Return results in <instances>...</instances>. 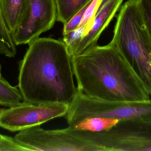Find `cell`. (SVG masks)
I'll return each mask as SVG.
<instances>
[{
  "instance_id": "cell-1",
  "label": "cell",
  "mask_w": 151,
  "mask_h": 151,
  "mask_svg": "<svg viewBox=\"0 0 151 151\" xmlns=\"http://www.w3.org/2000/svg\"><path fill=\"white\" fill-rule=\"evenodd\" d=\"M19 63L18 87L23 101L69 105L77 92L72 56L63 41L39 38L28 43Z\"/></svg>"
},
{
  "instance_id": "cell-2",
  "label": "cell",
  "mask_w": 151,
  "mask_h": 151,
  "mask_svg": "<svg viewBox=\"0 0 151 151\" xmlns=\"http://www.w3.org/2000/svg\"><path fill=\"white\" fill-rule=\"evenodd\" d=\"M72 63L77 89L87 96L114 102L151 99L133 68L110 43L72 56Z\"/></svg>"
},
{
  "instance_id": "cell-3",
  "label": "cell",
  "mask_w": 151,
  "mask_h": 151,
  "mask_svg": "<svg viewBox=\"0 0 151 151\" xmlns=\"http://www.w3.org/2000/svg\"><path fill=\"white\" fill-rule=\"evenodd\" d=\"M133 68L151 95V36L137 0L122 6L110 43Z\"/></svg>"
},
{
  "instance_id": "cell-4",
  "label": "cell",
  "mask_w": 151,
  "mask_h": 151,
  "mask_svg": "<svg viewBox=\"0 0 151 151\" xmlns=\"http://www.w3.org/2000/svg\"><path fill=\"white\" fill-rule=\"evenodd\" d=\"M93 117L151 124V98L132 102L105 101L87 96L78 90L68 107L67 122L72 124Z\"/></svg>"
},
{
  "instance_id": "cell-5",
  "label": "cell",
  "mask_w": 151,
  "mask_h": 151,
  "mask_svg": "<svg viewBox=\"0 0 151 151\" xmlns=\"http://www.w3.org/2000/svg\"><path fill=\"white\" fill-rule=\"evenodd\" d=\"M73 134L101 151H151V124L120 121L106 131L73 129Z\"/></svg>"
},
{
  "instance_id": "cell-6",
  "label": "cell",
  "mask_w": 151,
  "mask_h": 151,
  "mask_svg": "<svg viewBox=\"0 0 151 151\" xmlns=\"http://www.w3.org/2000/svg\"><path fill=\"white\" fill-rule=\"evenodd\" d=\"M14 138L26 151H100L66 128L45 130L38 125L19 131Z\"/></svg>"
},
{
  "instance_id": "cell-7",
  "label": "cell",
  "mask_w": 151,
  "mask_h": 151,
  "mask_svg": "<svg viewBox=\"0 0 151 151\" xmlns=\"http://www.w3.org/2000/svg\"><path fill=\"white\" fill-rule=\"evenodd\" d=\"M68 110V105L64 104L21 102L8 109H0V127L11 132L21 131L66 116Z\"/></svg>"
},
{
  "instance_id": "cell-8",
  "label": "cell",
  "mask_w": 151,
  "mask_h": 151,
  "mask_svg": "<svg viewBox=\"0 0 151 151\" xmlns=\"http://www.w3.org/2000/svg\"><path fill=\"white\" fill-rule=\"evenodd\" d=\"M57 20L55 0H28L25 16L12 36L16 46L28 44L53 27Z\"/></svg>"
},
{
  "instance_id": "cell-9",
  "label": "cell",
  "mask_w": 151,
  "mask_h": 151,
  "mask_svg": "<svg viewBox=\"0 0 151 151\" xmlns=\"http://www.w3.org/2000/svg\"><path fill=\"white\" fill-rule=\"evenodd\" d=\"M122 1L123 0H111L96 14L90 29L80 41L74 56L97 45L99 36L119 10Z\"/></svg>"
},
{
  "instance_id": "cell-10",
  "label": "cell",
  "mask_w": 151,
  "mask_h": 151,
  "mask_svg": "<svg viewBox=\"0 0 151 151\" xmlns=\"http://www.w3.org/2000/svg\"><path fill=\"white\" fill-rule=\"evenodd\" d=\"M28 0H0V9L5 25L12 35L24 19Z\"/></svg>"
},
{
  "instance_id": "cell-11",
  "label": "cell",
  "mask_w": 151,
  "mask_h": 151,
  "mask_svg": "<svg viewBox=\"0 0 151 151\" xmlns=\"http://www.w3.org/2000/svg\"><path fill=\"white\" fill-rule=\"evenodd\" d=\"M119 121L115 119L93 117L88 118L72 125H68V127L71 129L90 132H101L109 130Z\"/></svg>"
},
{
  "instance_id": "cell-12",
  "label": "cell",
  "mask_w": 151,
  "mask_h": 151,
  "mask_svg": "<svg viewBox=\"0 0 151 151\" xmlns=\"http://www.w3.org/2000/svg\"><path fill=\"white\" fill-rule=\"evenodd\" d=\"M56 21L66 24L73 16L92 0H55Z\"/></svg>"
},
{
  "instance_id": "cell-13",
  "label": "cell",
  "mask_w": 151,
  "mask_h": 151,
  "mask_svg": "<svg viewBox=\"0 0 151 151\" xmlns=\"http://www.w3.org/2000/svg\"><path fill=\"white\" fill-rule=\"evenodd\" d=\"M22 100L23 98L19 89L0 77V105L12 107L19 104Z\"/></svg>"
},
{
  "instance_id": "cell-14",
  "label": "cell",
  "mask_w": 151,
  "mask_h": 151,
  "mask_svg": "<svg viewBox=\"0 0 151 151\" xmlns=\"http://www.w3.org/2000/svg\"><path fill=\"white\" fill-rule=\"evenodd\" d=\"M16 46L4 20L0 9V54L9 58L14 57L17 54Z\"/></svg>"
},
{
  "instance_id": "cell-15",
  "label": "cell",
  "mask_w": 151,
  "mask_h": 151,
  "mask_svg": "<svg viewBox=\"0 0 151 151\" xmlns=\"http://www.w3.org/2000/svg\"><path fill=\"white\" fill-rule=\"evenodd\" d=\"M89 30L88 25L83 26L63 35V42L66 45L71 56H74L82 38Z\"/></svg>"
},
{
  "instance_id": "cell-16",
  "label": "cell",
  "mask_w": 151,
  "mask_h": 151,
  "mask_svg": "<svg viewBox=\"0 0 151 151\" xmlns=\"http://www.w3.org/2000/svg\"><path fill=\"white\" fill-rule=\"evenodd\" d=\"M101 2V0H92L85 10L79 27L87 25L90 29Z\"/></svg>"
},
{
  "instance_id": "cell-17",
  "label": "cell",
  "mask_w": 151,
  "mask_h": 151,
  "mask_svg": "<svg viewBox=\"0 0 151 151\" xmlns=\"http://www.w3.org/2000/svg\"><path fill=\"white\" fill-rule=\"evenodd\" d=\"M91 2L88 3L79 12H77L67 23L64 24L63 35L66 34L69 32L73 31L79 27V25L81 24V21L82 19L84 12Z\"/></svg>"
},
{
  "instance_id": "cell-18",
  "label": "cell",
  "mask_w": 151,
  "mask_h": 151,
  "mask_svg": "<svg viewBox=\"0 0 151 151\" xmlns=\"http://www.w3.org/2000/svg\"><path fill=\"white\" fill-rule=\"evenodd\" d=\"M139 8L151 36V0H137Z\"/></svg>"
},
{
  "instance_id": "cell-19",
  "label": "cell",
  "mask_w": 151,
  "mask_h": 151,
  "mask_svg": "<svg viewBox=\"0 0 151 151\" xmlns=\"http://www.w3.org/2000/svg\"><path fill=\"white\" fill-rule=\"evenodd\" d=\"M0 151H26V150L15 141L14 137L2 135L0 140Z\"/></svg>"
},
{
  "instance_id": "cell-20",
  "label": "cell",
  "mask_w": 151,
  "mask_h": 151,
  "mask_svg": "<svg viewBox=\"0 0 151 151\" xmlns=\"http://www.w3.org/2000/svg\"><path fill=\"white\" fill-rule=\"evenodd\" d=\"M111 1V0H101V3H100L99 7L98 9L96 15V14L103 9V7H104V6Z\"/></svg>"
},
{
  "instance_id": "cell-21",
  "label": "cell",
  "mask_w": 151,
  "mask_h": 151,
  "mask_svg": "<svg viewBox=\"0 0 151 151\" xmlns=\"http://www.w3.org/2000/svg\"><path fill=\"white\" fill-rule=\"evenodd\" d=\"M2 137V135L0 134V140L1 139Z\"/></svg>"
}]
</instances>
